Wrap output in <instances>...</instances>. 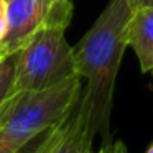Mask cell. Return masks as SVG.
I'll list each match as a JSON object with an SVG mask.
<instances>
[{
  "label": "cell",
  "mask_w": 153,
  "mask_h": 153,
  "mask_svg": "<svg viewBox=\"0 0 153 153\" xmlns=\"http://www.w3.org/2000/svg\"><path fill=\"white\" fill-rule=\"evenodd\" d=\"M127 0H109L91 30L73 46L76 73L86 81L82 99L91 110L96 135L109 142L110 114L119 68L127 48V23L132 15Z\"/></svg>",
  "instance_id": "obj_1"
},
{
  "label": "cell",
  "mask_w": 153,
  "mask_h": 153,
  "mask_svg": "<svg viewBox=\"0 0 153 153\" xmlns=\"http://www.w3.org/2000/svg\"><path fill=\"white\" fill-rule=\"evenodd\" d=\"M82 94L79 74L46 89L13 92L0 105V137L13 153H22L36 137L59 123Z\"/></svg>",
  "instance_id": "obj_2"
},
{
  "label": "cell",
  "mask_w": 153,
  "mask_h": 153,
  "mask_svg": "<svg viewBox=\"0 0 153 153\" xmlns=\"http://www.w3.org/2000/svg\"><path fill=\"white\" fill-rule=\"evenodd\" d=\"M71 15L73 4L69 0H59L46 12L36 31L20 50L12 94L46 89L77 74L73 46L64 36Z\"/></svg>",
  "instance_id": "obj_3"
},
{
  "label": "cell",
  "mask_w": 153,
  "mask_h": 153,
  "mask_svg": "<svg viewBox=\"0 0 153 153\" xmlns=\"http://www.w3.org/2000/svg\"><path fill=\"white\" fill-rule=\"evenodd\" d=\"M41 137L43 138L33 153H92L96 133L91 123V110L82 96L59 123Z\"/></svg>",
  "instance_id": "obj_4"
},
{
  "label": "cell",
  "mask_w": 153,
  "mask_h": 153,
  "mask_svg": "<svg viewBox=\"0 0 153 153\" xmlns=\"http://www.w3.org/2000/svg\"><path fill=\"white\" fill-rule=\"evenodd\" d=\"M41 23L38 0H8L7 33L0 43L4 54L18 51L28 43Z\"/></svg>",
  "instance_id": "obj_5"
},
{
  "label": "cell",
  "mask_w": 153,
  "mask_h": 153,
  "mask_svg": "<svg viewBox=\"0 0 153 153\" xmlns=\"http://www.w3.org/2000/svg\"><path fill=\"white\" fill-rule=\"evenodd\" d=\"M125 35L127 46L133 50L140 69L153 74V7L133 10Z\"/></svg>",
  "instance_id": "obj_6"
},
{
  "label": "cell",
  "mask_w": 153,
  "mask_h": 153,
  "mask_svg": "<svg viewBox=\"0 0 153 153\" xmlns=\"http://www.w3.org/2000/svg\"><path fill=\"white\" fill-rule=\"evenodd\" d=\"M18 59H20V50L10 54H5L0 59V105L12 94L15 76H17Z\"/></svg>",
  "instance_id": "obj_7"
},
{
  "label": "cell",
  "mask_w": 153,
  "mask_h": 153,
  "mask_svg": "<svg viewBox=\"0 0 153 153\" xmlns=\"http://www.w3.org/2000/svg\"><path fill=\"white\" fill-rule=\"evenodd\" d=\"M94 153V152H92ZM96 153H128L122 142H114V140H109V142H104V145L97 150Z\"/></svg>",
  "instance_id": "obj_8"
},
{
  "label": "cell",
  "mask_w": 153,
  "mask_h": 153,
  "mask_svg": "<svg viewBox=\"0 0 153 153\" xmlns=\"http://www.w3.org/2000/svg\"><path fill=\"white\" fill-rule=\"evenodd\" d=\"M7 33V2L0 0V43Z\"/></svg>",
  "instance_id": "obj_9"
},
{
  "label": "cell",
  "mask_w": 153,
  "mask_h": 153,
  "mask_svg": "<svg viewBox=\"0 0 153 153\" xmlns=\"http://www.w3.org/2000/svg\"><path fill=\"white\" fill-rule=\"evenodd\" d=\"M56 2H59V0H38V7H40V15H41V20H43V17L46 15V12L50 10L51 7H53Z\"/></svg>",
  "instance_id": "obj_10"
},
{
  "label": "cell",
  "mask_w": 153,
  "mask_h": 153,
  "mask_svg": "<svg viewBox=\"0 0 153 153\" xmlns=\"http://www.w3.org/2000/svg\"><path fill=\"white\" fill-rule=\"evenodd\" d=\"M128 5L132 7V10L137 8H146V7H153V0H127Z\"/></svg>",
  "instance_id": "obj_11"
},
{
  "label": "cell",
  "mask_w": 153,
  "mask_h": 153,
  "mask_svg": "<svg viewBox=\"0 0 153 153\" xmlns=\"http://www.w3.org/2000/svg\"><path fill=\"white\" fill-rule=\"evenodd\" d=\"M146 153H153V143L148 146V150H146Z\"/></svg>",
  "instance_id": "obj_12"
},
{
  "label": "cell",
  "mask_w": 153,
  "mask_h": 153,
  "mask_svg": "<svg viewBox=\"0 0 153 153\" xmlns=\"http://www.w3.org/2000/svg\"><path fill=\"white\" fill-rule=\"evenodd\" d=\"M4 56H5V54H4V51H2V48H0V59H2Z\"/></svg>",
  "instance_id": "obj_13"
},
{
  "label": "cell",
  "mask_w": 153,
  "mask_h": 153,
  "mask_svg": "<svg viewBox=\"0 0 153 153\" xmlns=\"http://www.w3.org/2000/svg\"><path fill=\"white\" fill-rule=\"evenodd\" d=\"M5 2H8V0H5Z\"/></svg>",
  "instance_id": "obj_14"
}]
</instances>
